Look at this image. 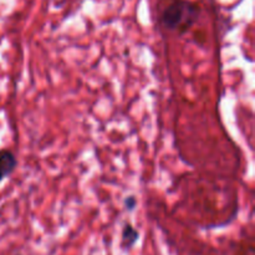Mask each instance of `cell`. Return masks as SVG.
Here are the masks:
<instances>
[{"label": "cell", "instance_id": "3957f363", "mask_svg": "<svg viewBox=\"0 0 255 255\" xmlns=\"http://www.w3.org/2000/svg\"><path fill=\"white\" fill-rule=\"evenodd\" d=\"M138 238V231L134 229L131 224H126L122 229V248L126 249V251L131 249L137 243Z\"/></svg>", "mask_w": 255, "mask_h": 255}, {"label": "cell", "instance_id": "277c9868", "mask_svg": "<svg viewBox=\"0 0 255 255\" xmlns=\"http://www.w3.org/2000/svg\"><path fill=\"white\" fill-rule=\"evenodd\" d=\"M125 206H126V208L128 209V211H132V209L136 207V199H134L133 197H128V198L126 199V202H125Z\"/></svg>", "mask_w": 255, "mask_h": 255}, {"label": "cell", "instance_id": "6da1fadb", "mask_svg": "<svg viewBox=\"0 0 255 255\" xmlns=\"http://www.w3.org/2000/svg\"><path fill=\"white\" fill-rule=\"evenodd\" d=\"M201 7L187 0H173L164 9L162 14V22L169 30L183 34L197 21Z\"/></svg>", "mask_w": 255, "mask_h": 255}, {"label": "cell", "instance_id": "7a4b0ae2", "mask_svg": "<svg viewBox=\"0 0 255 255\" xmlns=\"http://www.w3.org/2000/svg\"><path fill=\"white\" fill-rule=\"evenodd\" d=\"M16 167V158L9 149L0 151V181L9 176Z\"/></svg>", "mask_w": 255, "mask_h": 255}]
</instances>
